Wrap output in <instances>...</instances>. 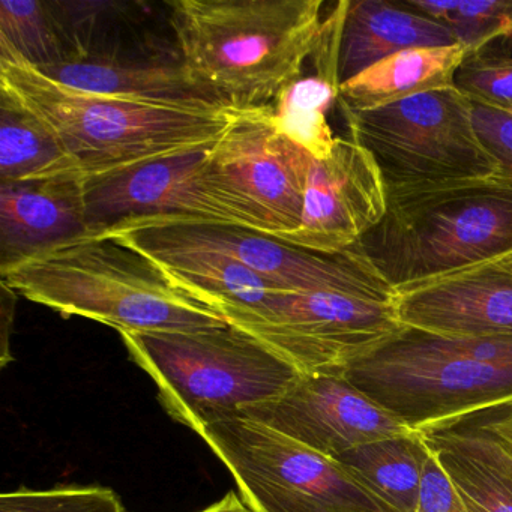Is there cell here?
<instances>
[{"label":"cell","mask_w":512,"mask_h":512,"mask_svg":"<svg viewBox=\"0 0 512 512\" xmlns=\"http://www.w3.org/2000/svg\"><path fill=\"white\" fill-rule=\"evenodd\" d=\"M422 436L469 512H512V454L481 422Z\"/></svg>","instance_id":"cell-19"},{"label":"cell","mask_w":512,"mask_h":512,"mask_svg":"<svg viewBox=\"0 0 512 512\" xmlns=\"http://www.w3.org/2000/svg\"><path fill=\"white\" fill-rule=\"evenodd\" d=\"M110 236L154 260L176 286L220 314L230 308L257 307L284 292L227 254L175 238L160 227H133Z\"/></svg>","instance_id":"cell-17"},{"label":"cell","mask_w":512,"mask_h":512,"mask_svg":"<svg viewBox=\"0 0 512 512\" xmlns=\"http://www.w3.org/2000/svg\"><path fill=\"white\" fill-rule=\"evenodd\" d=\"M311 158L278 133L271 106L256 107L211 146L205 175L239 227L281 238L301 224Z\"/></svg>","instance_id":"cell-10"},{"label":"cell","mask_w":512,"mask_h":512,"mask_svg":"<svg viewBox=\"0 0 512 512\" xmlns=\"http://www.w3.org/2000/svg\"><path fill=\"white\" fill-rule=\"evenodd\" d=\"M347 4L349 0L337 2L323 19L319 41L308 59L313 73H302L271 104L278 133L316 160L332 154L338 137L329 124V115L334 107H340V47Z\"/></svg>","instance_id":"cell-18"},{"label":"cell","mask_w":512,"mask_h":512,"mask_svg":"<svg viewBox=\"0 0 512 512\" xmlns=\"http://www.w3.org/2000/svg\"><path fill=\"white\" fill-rule=\"evenodd\" d=\"M509 257H511V259H512V256H509Z\"/></svg>","instance_id":"cell-33"},{"label":"cell","mask_w":512,"mask_h":512,"mask_svg":"<svg viewBox=\"0 0 512 512\" xmlns=\"http://www.w3.org/2000/svg\"><path fill=\"white\" fill-rule=\"evenodd\" d=\"M0 512H127L121 497L104 487L20 488L0 496Z\"/></svg>","instance_id":"cell-28"},{"label":"cell","mask_w":512,"mask_h":512,"mask_svg":"<svg viewBox=\"0 0 512 512\" xmlns=\"http://www.w3.org/2000/svg\"><path fill=\"white\" fill-rule=\"evenodd\" d=\"M17 295L119 332H190L226 319L176 286L145 254L115 236H92L2 272Z\"/></svg>","instance_id":"cell-3"},{"label":"cell","mask_w":512,"mask_h":512,"mask_svg":"<svg viewBox=\"0 0 512 512\" xmlns=\"http://www.w3.org/2000/svg\"><path fill=\"white\" fill-rule=\"evenodd\" d=\"M38 71L61 85L91 94L163 103L212 101L188 80L181 65L128 64L83 55Z\"/></svg>","instance_id":"cell-22"},{"label":"cell","mask_w":512,"mask_h":512,"mask_svg":"<svg viewBox=\"0 0 512 512\" xmlns=\"http://www.w3.org/2000/svg\"><path fill=\"white\" fill-rule=\"evenodd\" d=\"M89 236L82 173L0 184V274Z\"/></svg>","instance_id":"cell-16"},{"label":"cell","mask_w":512,"mask_h":512,"mask_svg":"<svg viewBox=\"0 0 512 512\" xmlns=\"http://www.w3.org/2000/svg\"><path fill=\"white\" fill-rule=\"evenodd\" d=\"M253 512H394L335 458L244 415L197 431Z\"/></svg>","instance_id":"cell-8"},{"label":"cell","mask_w":512,"mask_h":512,"mask_svg":"<svg viewBox=\"0 0 512 512\" xmlns=\"http://www.w3.org/2000/svg\"><path fill=\"white\" fill-rule=\"evenodd\" d=\"M0 367L5 368L11 361V332H13L14 313H16L17 293L5 281L0 284Z\"/></svg>","instance_id":"cell-31"},{"label":"cell","mask_w":512,"mask_h":512,"mask_svg":"<svg viewBox=\"0 0 512 512\" xmlns=\"http://www.w3.org/2000/svg\"><path fill=\"white\" fill-rule=\"evenodd\" d=\"M445 26L455 43L476 53L493 44L512 47V0H400Z\"/></svg>","instance_id":"cell-25"},{"label":"cell","mask_w":512,"mask_h":512,"mask_svg":"<svg viewBox=\"0 0 512 512\" xmlns=\"http://www.w3.org/2000/svg\"><path fill=\"white\" fill-rule=\"evenodd\" d=\"M322 0H176L170 23L191 83L215 103L271 106L304 73L323 26Z\"/></svg>","instance_id":"cell-1"},{"label":"cell","mask_w":512,"mask_h":512,"mask_svg":"<svg viewBox=\"0 0 512 512\" xmlns=\"http://www.w3.org/2000/svg\"><path fill=\"white\" fill-rule=\"evenodd\" d=\"M452 44H457L454 35L445 26L400 0H349L341 34V83L395 53Z\"/></svg>","instance_id":"cell-20"},{"label":"cell","mask_w":512,"mask_h":512,"mask_svg":"<svg viewBox=\"0 0 512 512\" xmlns=\"http://www.w3.org/2000/svg\"><path fill=\"white\" fill-rule=\"evenodd\" d=\"M386 211L388 194L370 152L350 137H337L328 158H311L301 224L280 239L319 253H341L361 241Z\"/></svg>","instance_id":"cell-14"},{"label":"cell","mask_w":512,"mask_h":512,"mask_svg":"<svg viewBox=\"0 0 512 512\" xmlns=\"http://www.w3.org/2000/svg\"><path fill=\"white\" fill-rule=\"evenodd\" d=\"M467 55L469 50L461 44L395 53L341 85V113L368 112L424 92L451 88L455 71Z\"/></svg>","instance_id":"cell-21"},{"label":"cell","mask_w":512,"mask_h":512,"mask_svg":"<svg viewBox=\"0 0 512 512\" xmlns=\"http://www.w3.org/2000/svg\"><path fill=\"white\" fill-rule=\"evenodd\" d=\"M221 316L307 374H343L404 328L392 301L335 292L274 293L262 305Z\"/></svg>","instance_id":"cell-9"},{"label":"cell","mask_w":512,"mask_h":512,"mask_svg":"<svg viewBox=\"0 0 512 512\" xmlns=\"http://www.w3.org/2000/svg\"><path fill=\"white\" fill-rule=\"evenodd\" d=\"M148 226L227 254L284 292H335L386 302L395 295L373 265L353 247L341 253H319L229 224L179 221Z\"/></svg>","instance_id":"cell-12"},{"label":"cell","mask_w":512,"mask_h":512,"mask_svg":"<svg viewBox=\"0 0 512 512\" xmlns=\"http://www.w3.org/2000/svg\"><path fill=\"white\" fill-rule=\"evenodd\" d=\"M0 56L22 59L37 70L70 59L49 5L29 0L0 2Z\"/></svg>","instance_id":"cell-26"},{"label":"cell","mask_w":512,"mask_h":512,"mask_svg":"<svg viewBox=\"0 0 512 512\" xmlns=\"http://www.w3.org/2000/svg\"><path fill=\"white\" fill-rule=\"evenodd\" d=\"M71 173L82 170L58 137L13 94L0 88V184Z\"/></svg>","instance_id":"cell-24"},{"label":"cell","mask_w":512,"mask_h":512,"mask_svg":"<svg viewBox=\"0 0 512 512\" xmlns=\"http://www.w3.org/2000/svg\"><path fill=\"white\" fill-rule=\"evenodd\" d=\"M343 118L347 137L373 157L388 200L499 175L476 133L472 101L455 86Z\"/></svg>","instance_id":"cell-7"},{"label":"cell","mask_w":512,"mask_h":512,"mask_svg":"<svg viewBox=\"0 0 512 512\" xmlns=\"http://www.w3.org/2000/svg\"><path fill=\"white\" fill-rule=\"evenodd\" d=\"M151 376L164 409L194 433L280 395L299 371L238 326L190 332H119Z\"/></svg>","instance_id":"cell-6"},{"label":"cell","mask_w":512,"mask_h":512,"mask_svg":"<svg viewBox=\"0 0 512 512\" xmlns=\"http://www.w3.org/2000/svg\"><path fill=\"white\" fill-rule=\"evenodd\" d=\"M430 449L419 433L358 446L335 460L394 512H416Z\"/></svg>","instance_id":"cell-23"},{"label":"cell","mask_w":512,"mask_h":512,"mask_svg":"<svg viewBox=\"0 0 512 512\" xmlns=\"http://www.w3.org/2000/svg\"><path fill=\"white\" fill-rule=\"evenodd\" d=\"M404 328L454 338H511L512 259L494 260L397 290Z\"/></svg>","instance_id":"cell-15"},{"label":"cell","mask_w":512,"mask_h":512,"mask_svg":"<svg viewBox=\"0 0 512 512\" xmlns=\"http://www.w3.org/2000/svg\"><path fill=\"white\" fill-rule=\"evenodd\" d=\"M211 146L85 178L89 238L179 221L239 226L206 179Z\"/></svg>","instance_id":"cell-11"},{"label":"cell","mask_w":512,"mask_h":512,"mask_svg":"<svg viewBox=\"0 0 512 512\" xmlns=\"http://www.w3.org/2000/svg\"><path fill=\"white\" fill-rule=\"evenodd\" d=\"M416 512H469L431 451L422 475Z\"/></svg>","instance_id":"cell-30"},{"label":"cell","mask_w":512,"mask_h":512,"mask_svg":"<svg viewBox=\"0 0 512 512\" xmlns=\"http://www.w3.org/2000/svg\"><path fill=\"white\" fill-rule=\"evenodd\" d=\"M343 374L407 427L431 433L512 404V340L403 328Z\"/></svg>","instance_id":"cell-4"},{"label":"cell","mask_w":512,"mask_h":512,"mask_svg":"<svg viewBox=\"0 0 512 512\" xmlns=\"http://www.w3.org/2000/svg\"><path fill=\"white\" fill-rule=\"evenodd\" d=\"M353 248L394 292L506 259L512 182L494 176L389 199L385 217Z\"/></svg>","instance_id":"cell-5"},{"label":"cell","mask_w":512,"mask_h":512,"mask_svg":"<svg viewBox=\"0 0 512 512\" xmlns=\"http://www.w3.org/2000/svg\"><path fill=\"white\" fill-rule=\"evenodd\" d=\"M0 88L50 128L85 178L214 145L244 110L77 91L14 56H0Z\"/></svg>","instance_id":"cell-2"},{"label":"cell","mask_w":512,"mask_h":512,"mask_svg":"<svg viewBox=\"0 0 512 512\" xmlns=\"http://www.w3.org/2000/svg\"><path fill=\"white\" fill-rule=\"evenodd\" d=\"M472 104L476 133L499 167L497 176L512 182V116Z\"/></svg>","instance_id":"cell-29"},{"label":"cell","mask_w":512,"mask_h":512,"mask_svg":"<svg viewBox=\"0 0 512 512\" xmlns=\"http://www.w3.org/2000/svg\"><path fill=\"white\" fill-rule=\"evenodd\" d=\"M473 419L488 428L512 454V404L473 416Z\"/></svg>","instance_id":"cell-32"},{"label":"cell","mask_w":512,"mask_h":512,"mask_svg":"<svg viewBox=\"0 0 512 512\" xmlns=\"http://www.w3.org/2000/svg\"><path fill=\"white\" fill-rule=\"evenodd\" d=\"M454 86L472 103L512 116V49L500 44L469 53L455 71Z\"/></svg>","instance_id":"cell-27"},{"label":"cell","mask_w":512,"mask_h":512,"mask_svg":"<svg viewBox=\"0 0 512 512\" xmlns=\"http://www.w3.org/2000/svg\"><path fill=\"white\" fill-rule=\"evenodd\" d=\"M239 413L329 458L416 433L344 374L301 373L277 397Z\"/></svg>","instance_id":"cell-13"}]
</instances>
